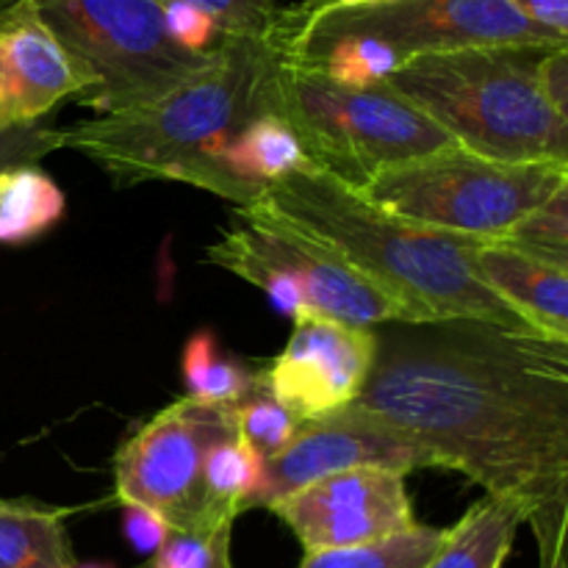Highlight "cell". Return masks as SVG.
<instances>
[{"mask_svg":"<svg viewBox=\"0 0 568 568\" xmlns=\"http://www.w3.org/2000/svg\"><path fill=\"white\" fill-rule=\"evenodd\" d=\"M220 26L222 37H270L277 20L275 0H186Z\"/></svg>","mask_w":568,"mask_h":568,"instance_id":"25","label":"cell"},{"mask_svg":"<svg viewBox=\"0 0 568 568\" xmlns=\"http://www.w3.org/2000/svg\"><path fill=\"white\" fill-rule=\"evenodd\" d=\"M231 536L233 525H222L211 538V552L203 568H233L231 564Z\"/></svg>","mask_w":568,"mask_h":568,"instance_id":"33","label":"cell"},{"mask_svg":"<svg viewBox=\"0 0 568 568\" xmlns=\"http://www.w3.org/2000/svg\"><path fill=\"white\" fill-rule=\"evenodd\" d=\"M358 466H381L410 475L422 466H433V460L408 436L383 425L366 410L347 405L300 422L286 447L266 460L264 486L253 499V508H270L275 499L308 483Z\"/></svg>","mask_w":568,"mask_h":568,"instance_id":"12","label":"cell"},{"mask_svg":"<svg viewBox=\"0 0 568 568\" xmlns=\"http://www.w3.org/2000/svg\"><path fill=\"white\" fill-rule=\"evenodd\" d=\"M372 3H386V0H303L297 6H288V14L292 17H314L322 11L333 9H355V6H372Z\"/></svg>","mask_w":568,"mask_h":568,"instance_id":"32","label":"cell"},{"mask_svg":"<svg viewBox=\"0 0 568 568\" xmlns=\"http://www.w3.org/2000/svg\"><path fill=\"white\" fill-rule=\"evenodd\" d=\"M253 205L338 255L416 322L469 320L514 333H538L477 277V239L399 220L308 161L266 186Z\"/></svg>","mask_w":568,"mask_h":568,"instance_id":"2","label":"cell"},{"mask_svg":"<svg viewBox=\"0 0 568 568\" xmlns=\"http://www.w3.org/2000/svg\"><path fill=\"white\" fill-rule=\"evenodd\" d=\"M183 383L186 397L200 399L209 405H236L253 392L255 372L244 369L242 364L222 355L214 333L203 331L192 336L183 349Z\"/></svg>","mask_w":568,"mask_h":568,"instance_id":"22","label":"cell"},{"mask_svg":"<svg viewBox=\"0 0 568 568\" xmlns=\"http://www.w3.org/2000/svg\"><path fill=\"white\" fill-rule=\"evenodd\" d=\"M564 186L568 164L497 161L453 144L388 166L358 192L414 225L497 242Z\"/></svg>","mask_w":568,"mask_h":568,"instance_id":"6","label":"cell"},{"mask_svg":"<svg viewBox=\"0 0 568 568\" xmlns=\"http://www.w3.org/2000/svg\"><path fill=\"white\" fill-rule=\"evenodd\" d=\"M14 3H20V0H0V11L9 9V6H14Z\"/></svg>","mask_w":568,"mask_h":568,"instance_id":"35","label":"cell"},{"mask_svg":"<svg viewBox=\"0 0 568 568\" xmlns=\"http://www.w3.org/2000/svg\"><path fill=\"white\" fill-rule=\"evenodd\" d=\"M521 525L525 521L514 505L483 497L460 516L458 525L444 530L425 568H503Z\"/></svg>","mask_w":568,"mask_h":568,"instance_id":"18","label":"cell"},{"mask_svg":"<svg viewBox=\"0 0 568 568\" xmlns=\"http://www.w3.org/2000/svg\"><path fill=\"white\" fill-rule=\"evenodd\" d=\"M233 422H236L239 436L264 458V464L270 458H275V455L286 447L288 438L294 436V430H297L300 425L297 416L288 414V410L272 397L258 372H255L253 392H250L242 403L233 405Z\"/></svg>","mask_w":568,"mask_h":568,"instance_id":"24","label":"cell"},{"mask_svg":"<svg viewBox=\"0 0 568 568\" xmlns=\"http://www.w3.org/2000/svg\"><path fill=\"white\" fill-rule=\"evenodd\" d=\"M148 568H150V566H148Z\"/></svg>","mask_w":568,"mask_h":568,"instance_id":"36","label":"cell"},{"mask_svg":"<svg viewBox=\"0 0 568 568\" xmlns=\"http://www.w3.org/2000/svg\"><path fill=\"white\" fill-rule=\"evenodd\" d=\"M552 48L486 44L414 55L386 87L471 153L568 164V120L538 87V64Z\"/></svg>","mask_w":568,"mask_h":568,"instance_id":"4","label":"cell"},{"mask_svg":"<svg viewBox=\"0 0 568 568\" xmlns=\"http://www.w3.org/2000/svg\"><path fill=\"white\" fill-rule=\"evenodd\" d=\"M344 33L377 39L403 64L414 55L486 44H568L532 26L510 0H386L314 17H292L277 9L272 28L277 42Z\"/></svg>","mask_w":568,"mask_h":568,"instance_id":"8","label":"cell"},{"mask_svg":"<svg viewBox=\"0 0 568 568\" xmlns=\"http://www.w3.org/2000/svg\"><path fill=\"white\" fill-rule=\"evenodd\" d=\"M499 244L558 270H568V186L521 216Z\"/></svg>","mask_w":568,"mask_h":568,"instance_id":"23","label":"cell"},{"mask_svg":"<svg viewBox=\"0 0 568 568\" xmlns=\"http://www.w3.org/2000/svg\"><path fill=\"white\" fill-rule=\"evenodd\" d=\"M233 430V405L194 397L166 405L116 449V503L153 510L172 530L209 532L203 527V460L211 444Z\"/></svg>","mask_w":568,"mask_h":568,"instance_id":"9","label":"cell"},{"mask_svg":"<svg viewBox=\"0 0 568 568\" xmlns=\"http://www.w3.org/2000/svg\"><path fill=\"white\" fill-rule=\"evenodd\" d=\"M405 477L381 466H358L308 483L266 510L297 536L305 555L358 547L419 525Z\"/></svg>","mask_w":568,"mask_h":568,"instance_id":"10","label":"cell"},{"mask_svg":"<svg viewBox=\"0 0 568 568\" xmlns=\"http://www.w3.org/2000/svg\"><path fill=\"white\" fill-rule=\"evenodd\" d=\"M521 17L549 37L568 42V0H510Z\"/></svg>","mask_w":568,"mask_h":568,"instance_id":"31","label":"cell"},{"mask_svg":"<svg viewBox=\"0 0 568 568\" xmlns=\"http://www.w3.org/2000/svg\"><path fill=\"white\" fill-rule=\"evenodd\" d=\"M164 14V31L172 42L189 53H214L222 44V31L203 9L186 3V0H161Z\"/></svg>","mask_w":568,"mask_h":568,"instance_id":"26","label":"cell"},{"mask_svg":"<svg viewBox=\"0 0 568 568\" xmlns=\"http://www.w3.org/2000/svg\"><path fill=\"white\" fill-rule=\"evenodd\" d=\"M53 150H61V136L55 128H6V131H0V170L20 164H37V161H42Z\"/></svg>","mask_w":568,"mask_h":568,"instance_id":"27","label":"cell"},{"mask_svg":"<svg viewBox=\"0 0 568 568\" xmlns=\"http://www.w3.org/2000/svg\"><path fill=\"white\" fill-rule=\"evenodd\" d=\"M442 538L438 527L416 525L381 541L308 552L297 568H425Z\"/></svg>","mask_w":568,"mask_h":568,"instance_id":"21","label":"cell"},{"mask_svg":"<svg viewBox=\"0 0 568 568\" xmlns=\"http://www.w3.org/2000/svg\"><path fill=\"white\" fill-rule=\"evenodd\" d=\"M64 192L37 164L0 170V244H26L64 216Z\"/></svg>","mask_w":568,"mask_h":568,"instance_id":"20","label":"cell"},{"mask_svg":"<svg viewBox=\"0 0 568 568\" xmlns=\"http://www.w3.org/2000/svg\"><path fill=\"white\" fill-rule=\"evenodd\" d=\"M264 111L292 128L308 164L353 189H364L388 166L455 144L386 83L344 87L283 53L266 78Z\"/></svg>","mask_w":568,"mask_h":568,"instance_id":"5","label":"cell"},{"mask_svg":"<svg viewBox=\"0 0 568 568\" xmlns=\"http://www.w3.org/2000/svg\"><path fill=\"white\" fill-rule=\"evenodd\" d=\"M375 355V327L305 311L294 316V333L283 353L258 375L272 397L303 422L353 405L369 381Z\"/></svg>","mask_w":568,"mask_h":568,"instance_id":"11","label":"cell"},{"mask_svg":"<svg viewBox=\"0 0 568 568\" xmlns=\"http://www.w3.org/2000/svg\"><path fill=\"white\" fill-rule=\"evenodd\" d=\"M75 564L64 510L0 499V568H67Z\"/></svg>","mask_w":568,"mask_h":568,"instance_id":"19","label":"cell"},{"mask_svg":"<svg viewBox=\"0 0 568 568\" xmlns=\"http://www.w3.org/2000/svg\"><path fill=\"white\" fill-rule=\"evenodd\" d=\"M122 521H125V536L139 555H155L172 527L159 514L139 505H122Z\"/></svg>","mask_w":568,"mask_h":568,"instance_id":"29","label":"cell"},{"mask_svg":"<svg viewBox=\"0 0 568 568\" xmlns=\"http://www.w3.org/2000/svg\"><path fill=\"white\" fill-rule=\"evenodd\" d=\"M92 78L78 103L98 114L133 109L203 70L214 53L181 50L164 31L161 0H28Z\"/></svg>","mask_w":568,"mask_h":568,"instance_id":"7","label":"cell"},{"mask_svg":"<svg viewBox=\"0 0 568 568\" xmlns=\"http://www.w3.org/2000/svg\"><path fill=\"white\" fill-rule=\"evenodd\" d=\"M264 458L239 436V430L216 438L203 460V527L233 525L242 510L253 508L264 486Z\"/></svg>","mask_w":568,"mask_h":568,"instance_id":"17","label":"cell"},{"mask_svg":"<svg viewBox=\"0 0 568 568\" xmlns=\"http://www.w3.org/2000/svg\"><path fill=\"white\" fill-rule=\"evenodd\" d=\"M233 220L236 222L227 227V233L255 258L288 272L303 288L311 314L331 316V320L361 327L416 322L397 300L388 297L364 275H358L338 255L288 231L286 225L275 222L255 205L236 209Z\"/></svg>","mask_w":568,"mask_h":568,"instance_id":"13","label":"cell"},{"mask_svg":"<svg viewBox=\"0 0 568 568\" xmlns=\"http://www.w3.org/2000/svg\"><path fill=\"white\" fill-rule=\"evenodd\" d=\"M355 408L514 505L538 568H566L568 342L469 320L388 322Z\"/></svg>","mask_w":568,"mask_h":568,"instance_id":"1","label":"cell"},{"mask_svg":"<svg viewBox=\"0 0 568 568\" xmlns=\"http://www.w3.org/2000/svg\"><path fill=\"white\" fill-rule=\"evenodd\" d=\"M67 568H114L111 564H72V566H67Z\"/></svg>","mask_w":568,"mask_h":568,"instance_id":"34","label":"cell"},{"mask_svg":"<svg viewBox=\"0 0 568 568\" xmlns=\"http://www.w3.org/2000/svg\"><path fill=\"white\" fill-rule=\"evenodd\" d=\"M92 89V78L70 55L28 0L0 11V131L37 125L64 100Z\"/></svg>","mask_w":568,"mask_h":568,"instance_id":"14","label":"cell"},{"mask_svg":"<svg viewBox=\"0 0 568 568\" xmlns=\"http://www.w3.org/2000/svg\"><path fill=\"white\" fill-rule=\"evenodd\" d=\"M475 272L538 333L568 342V270L499 242H480L475 247Z\"/></svg>","mask_w":568,"mask_h":568,"instance_id":"15","label":"cell"},{"mask_svg":"<svg viewBox=\"0 0 568 568\" xmlns=\"http://www.w3.org/2000/svg\"><path fill=\"white\" fill-rule=\"evenodd\" d=\"M538 87L547 103L568 120V44L549 50L538 64Z\"/></svg>","mask_w":568,"mask_h":568,"instance_id":"30","label":"cell"},{"mask_svg":"<svg viewBox=\"0 0 568 568\" xmlns=\"http://www.w3.org/2000/svg\"><path fill=\"white\" fill-rule=\"evenodd\" d=\"M305 153L300 139L281 116L258 114L239 131L231 148L222 155V170L242 194V205H253L266 186L286 178L297 166L305 164Z\"/></svg>","mask_w":568,"mask_h":568,"instance_id":"16","label":"cell"},{"mask_svg":"<svg viewBox=\"0 0 568 568\" xmlns=\"http://www.w3.org/2000/svg\"><path fill=\"white\" fill-rule=\"evenodd\" d=\"M214 532L170 530L159 552L153 555L150 568H203L205 560H209Z\"/></svg>","mask_w":568,"mask_h":568,"instance_id":"28","label":"cell"},{"mask_svg":"<svg viewBox=\"0 0 568 568\" xmlns=\"http://www.w3.org/2000/svg\"><path fill=\"white\" fill-rule=\"evenodd\" d=\"M277 44L225 37L209 64L170 92L133 109L61 128V150L92 159L114 186L178 181L242 205L222 155L250 120L264 114V87Z\"/></svg>","mask_w":568,"mask_h":568,"instance_id":"3","label":"cell"}]
</instances>
